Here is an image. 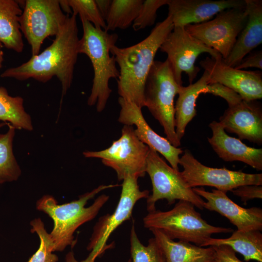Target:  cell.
Instances as JSON below:
<instances>
[{
  "label": "cell",
  "mask_w": 262,
  "mask_h": 262,
  "mask_svg": "<svg viewBox=\"0 0 262 262\" xmlns=\"http://www.w3.org/2000/svg\"><path fill=\"white\" fill-rule=\"evenodd\" d=\"M79 40L76 16L68 15L49 47L21 65L6 69L0 77L19 81L32 78L45 83L55 76L61 82L63 97L72 83Z\"/></svg>",
  "instance_id": "6da1fadb"
},
{
  "label": "cell",
  "mask_w": 262,
  "mask_h": 262,
  "mask_svg": "<svg viewBox=\"0 0 262 262\" xmlns=\"http://www.w3.org/2000/svg\"><path fill=\"white\" fill-rule=\"evenodd\" d=\"M174 28L167 16L157 23L150 34L141 42L126 48L112 47L110 53L119 66L118 93L141 108L145 107V83L158 50Z\"/></svg>",
  "instance_id": "7a4b0ae2"
},
{
  "label": "cell",
  "mask_w": 262,
  "mask_h": 262,
  "mask_svg": "<svg viewBox=\"0 0 262 262\" xmlns=\"http://www.w3.org/2000/svg\"><path fill=\"white\" fill-rule=\"evenodd\" d=\"M119 186V184L101 185L81 196L78 200L59 205L54 198L46 195L36 203L37 210L47 213L53 221V228L49 233L53 245V251H63L68 246L76 244L73 234L82 225L94 219L109 196L102 194L88 207L87 201L101 191Z\"/></svg>",
  "instance_id": "3957f363"
},
{
  "label": "cell",
  "mask_w": 262,
  "mask_h": 262,
  "mask_svg": "<svg viewBox=\"0 0 262 262\" xmlns=\"http://www.w3.org/2000/svg\"><path fill=\"white\" fill-rule=\"evenodd\" d=\"M83 34L79 43V53L89 58L94 70V78L87 104L96 105L97 112L105 109L112 89L109 85L111 79H117L119 71L110 49L118 38L116 33H110L101 28H96L86 20L80 18Z\"/></svg>",
  "instance_id": "277c9868"
},
{
  "label": "cell",
  "mask_w": 262,
  "mask_h": 262,
  "mask_svg": "<svg viewBox=\"0 0 262 262\" xmlns=\"http://www.w3.org/2000/svg\"><path fill=\"white\" fill-rule=\"evenodd\" d=\"M143 224L146 228L159 229L172 240L177 239L200 246L213 234L234 231L231 228L208 224L195 206L185 200H179L169 211L148 212L143 218Z\"/></svg>",
  "instance_id": "5b68a950"
},
{
  "label": "cell",
  "mask_w": 262,
  "mask_h": 262,
  "mask_svg": "<svg viewBox=\"0 0 262 262\" xmlns=\"http://www.w3.org/2000/svg\"><path fill=\"white\" fill-rule=\"evenodd\" d=\"M181 86L176 81L167 59L154 61L145 83V107L162 126L166 138L177 147L180 141L175 131L174 100Z\"/></svg>",
  "instance_id": "8992f818"
},
{
  "label": "cell",
  "mask_w": 262,
  "mask_h": 262,
  "mask_svg": "<svg viewBox=\"0 0 262 262\" xmlns=\"http://www.w3.org/2000/svg\"><path fill=\"white\" fill-rule=\"evenodd\" d=\"M138 178L128 176L123 180L120 199L117 207L112 214L107 213L100 217L96 224L87 247L91 251L84 260L77 261L73 252L66 257V262H95L106 250L112 247L113 244L107 245L112 233L123 222L130 219L136 203L142 198H147L149 191L141 190L138 184Z\"/></svg>",
  "instance_id": "52a82bcc"
},
{
  "label": "cell",
  "mask_w": 262,
  "mask_h": 262,
  "mask_svg": "<svg viewBox=\"0 0 262 262\" xmlns=\"http://www.w3.org/2000/svg\"><path fill=\"white\" fill-rule=\"evenodd\" d=\"M149 147L136 136L133 126L124 125L121 135L108 148L99 151H85V158H98L112 168L119 180L128 176L138 179L145 176Z\"/></svg>",
  "instance_id": "ba28073f"
},
{
  "label": "cell",
  "mask_w": 262,
  "mask_h": 262,
  "mask_svg": "<svg viewBox=\"0 0 262 262\" xmlns=\"http://www.w3.org/2000/svg\"><path fill=\"white\" fill-rule=\"evenodd\" d=\"M146 172L152 186V194L147 198L148 212L156 210V203L160 199H166L168 205L174 204L176 200H185L200 210L204 209L205 201L188 186L181 172L169 166L158 152L150 148Z\"/></svg>",
  "instance_id": "9c48e42d"
},
{
  "label": "cell",
  "mask_w": 262,
  "mask_h": 262,
  "mask_svg": "<svg viewBox=\"0 0 262 262\" xmlns=\"http://www.w3.org/2000/svg\"><path fill=\"white\" fill-rule=\"evenodd\" d=\"M248 18L246 5L225 9L212 20L184 27L186 31L218 52L223 59L231 51Z\"/></svg>",
  "instance_id": "30bf717a"
},
{
  "label": "cell",
  "mask_w": 262,
  "mask_h": 262,
  "mask_svg": "<svg viewBox=\"0 0 262 262\" xmlns=\"http://www.w3.org/2000/svg\"><path fill=\"white\" fill-rule=\"evenodd\" d=\"M58 0H26L19 18L20 29L31 46L32 56L39 53L44 40L56 36L65 24Z\"/></svg>",
  "instance_id": "8fae6325"
},
{
  "label": "cell",
  "mask_w": 262,
  "mask_h": 262,
  "mask_svg": "<svg viewBox=\"0 0 262 262\" xmlns=\"http://www.w3.org/2000/svg\"><path fill=\"white\" fill-rule=\"evenodd\" d=\"M181 174L188 186H212L225 193L244 185H262V174H249L226 168H212L197 160L188 149L180 158Z\"/></svg>",
  "instance_id": "7c38bea8"
},
{
  "label": "cell",
  "mask_w": 262,
  "mask_h": 262,
  "mask_svg": "<svg viewBox=\"0 0 262 262\" xmlns=\"http://www.w3.org/2000/svg\"><path fill=\"white\" fill-rule=\"evenodd\" d=\"M160 49L167 54L174 77L180 86H182V72L187 75L190 84L196 78L200 68L195 66V62L201 53H208L213 57L221 55L192 36L181 26L174 27Z\"/></svg>",
  "instance_id": "4fadbf2b"
},
{
  "label": "cell",
  "mask_w": 262,
  "mask_h": 262,
  "mask_svg": "<svg viewBox=\"0 0 262 262\" xmlns=\"http://www.w3.org/2000/svg\"><path fill=\"white\" fill-rule=\"evenodd\" d=\"M209 75L208 84L218 83L232 90L243 99L256 100L262 98V74L227 66L221 55L206 57L199 63Z\"/></svg>",
  "instance_id": "5bb4252c"
},
{
  "label": "cell",
  "mask_w": 262,
  "mask_h": 262,
  "mask_svg": "<svg viewBox=\"0 0 262 262\" xmlns=\"http://www.w3.org/2000/svg\"><path fill=\"white\" fill-rule=\"evenodd\" d=\"M118 103L120 106L118 122L124 125H134V133L138 138L162 155L173 168L179 171L180 155L183 152L182 149L173 146L166 138L151 129L143 115L142 108L121 97L118 98Z\"/></svg>",
  "instance_id": "9a60e30c"
},
{
  "label": "cell",
  "mask_w": 262,
  "mask_h": 262,
  "mask_svg": "<svg viewBox=\"0 0 262 262\" xmlns=\"http://www.w3.org/2000/svg\"><path fill=\"white\" fill-rule=\"evenodd\" d=\"M219 122L225 131L235 133L240 140L262 143V108L257 100L242 99L229 106Z\"/></svg>",
  "instance_id": "2e32d148"
},
{
  "label": "cell",
  "mask_w": 262,
  "mask_h": 262,
  "mask_svg": "<svg viewBox=\"0 0 262 262\" xmlns=\"http://www.w3.org/2000/svg\"><path fill=\"white\" fill-rule=\"evenodd\" d=\"M193 191L207 200L204 208L217 212L228 218L238 230H262V209L259 207L244 208L234 203L226 193L217 189L209 192L203 187Z\"/></svg>",
  "instance_id": "e0dca14e"
},
{
  "label": "cell",
  "mask_w": 262,
  "mask_h": 262,
  "mask_svg": "<svg viewBox=\"0 0 262 262\" xmlns=\"http://www.w3.org/2000/svg\"><path fill=\"white\" fill-rule=\"evenodd\" d=\"M168 14L174 27L209 21L219 12L246 5L245 0H168Z\"/></svg>",
  "instance_id": "ac0fdd59"
},
{
  "label": "cell",
  "mask_w": 262,
  "mask_h": 262,
  "mask_svg": "<svg viewBox=\"0 0 262 262\" xmlns=\"http://www.w3.org/2000/svg\"><path fill=\"white\" fill-rule=\"evenodd\" d=\"M209 127L212 136L208 140L218 157L225 162L240 161L260 171L262 170V149L252 147L241 140L228 135L222 125L215 121Z\"/></svg>",
  "instance_id": "d6986e66"
},
{
  "label": "cell",
  "mask_w": 262,
  "mask_h": 262,
  "mask_svg": "<svg viewBox=\"0 0 262 262\" xmlns=\"http://www.w3.org/2000/svg\"><path fill=\"white\" fill-rule=\"evenodd\" d=\"M245 0L248 14L246 23L230 53L223 59L227 66L232 67L262 43V0Z\"/></svg>",
  "instance_id": "ffe728a7"
},
{
  "label": "cell",
  "mask_w": 262,
  "mask_h": 262,
  "mask_svg": "<svg viewBox=\"0 0 262 262\" xmlns=\"http://www.w3.org/2000/svg\"><path fill=\"white\" fill-rule=\"evenodd\" d=\"M149 230L162 250L165 262H214L215 251L212 246L202 247L186 241L175 242L159 229Z\"/></svg>",
  "instance_id": "44dd1931"
},
{
  "label": "cell",
  "mask_w": 262,
  "mask_h": 262,
  "mask_svg": "<svg viewBox=\"0 0 262 262\" xmlns=\"http://www.w3.org/2000/svg\"><path fill=\"white\" fill-rule=\"evenodd\" d=\"M209 79L208 73L204 71L196 82L180 88L175 106V131L180 141L184 135L187 125L196 114V100L200 94H205Z\"/></svg>",
  "instance_id": "7402d4cb"
},
{
  "label": "cell",
  "mask_w": 262,
  "mask_h": 262,
  "mask_svg": "<svg viewBox=\"0 0 262 262\" xmlns=\"http://www.w3.org/2000/svg\"><path fill=\"white\" fill-rule=\"evenodd\" d=\"M22 11L18 1L0 0V42L18 53L24 48L19 24Z\"/></svg>",
  "instance_id": "603a6c76"
},
{
  "label": "cell",
  "mask_w": 262,
  "mask_h": 262,
  "mask_svg": "<svg viewBox=\"0 0 262 262\" xmlns=\"http://www.w3.org/2000/svg\"><path fill=\"white\" fill-rule=\"evenodd\" d=\"M226 245L238 252L246 261L255 260L262 262V233L261 231L250 230L233 231L227 238H210L201 246L206 247Z\"/></svg>",
  "instance_id": "cb8c5ba5"
},
{
  "label": "cell",
  "mask_w": 262,
  "mask_h": 262,
  "mask_svg": "<svg viewBox=\"0 0 262 262\" xmlns=\"http://www.w3.org/2000/svg\"><path fill=\"white\" fill-rule=\"evenodd\" d=\"M0 120L8 122L15 129L33 130L31 117L23 106V98L11 96L3 87H0Z\"/></svg>",
  "instance_id": "d4e9b609"
},
{
  "label": "cell",
  "mask_w": 262,
  "mask_h": 262,
  "mask_svg": "<svg viewBox=\"0 0 262 262\" xmlns=\"http://www.w3.org/2000/svg\"><path fill=\"white\" fill-rule=\"evenodd\" d=\"M144 0H112L105 20V30L114 31L129 28L137 17Z\"/></svg>",
  "instance_id": "484cf974"
},
{
  "label": "cell",
  "mask_w": 262,
  "mask_h": 262,
  "mask_svg": "<svg viewBox=\"0 0 262 262\" xmlns=\"http://www.w3.org/2000/svg\"><path fill=\"white\" fill-rule=\"evenodd\" d=\"M8 125V131L0 134V183L16 180L21 174L13 150L16 129L9 123Z\"/></svg>",
  "instance_id": "4316f807"
},
{
  "label": "cell",
  "mask_w": 262,
  "mask_h": 262,
  "mask_svg": "<svg viewBox=\"0 0 262 262\" xmlns=\"http://www.w3.org/2000/svg\"><path fill=\"white\" fill-rule=\"evenodd\" d=\"M130 252L131 262H165L162 250L154 237L149 239L147 246L141 243L134 223L131 230Z\"/></svg>",
  "instance_id": "83f0119b"
},
{
  "label": "cell",
  "mask_w": 262,
  "mask_h": 262,
  "mask_svg": "<svg viewBox=\"0 0 262 262\" xmlns=\"http://www.w3.org/2000/svg\"><path fill=\"white\" fill-rule=\"evenodd\" d=\"M31 231L36 232L40 238L38 249L31 257L28 262H56L58 259L53 254V245L49 234L46 230L44 225L40 218L35 219L31 222Z\"/></svg>",
  "instance_id": "f1b7e54d"
},
{
  "label": "cell",
  "mask_w": 262,
  "mask_h": 262,
  "mask_svg": "<svg viewBox=\"0 0 262 262\" xmlns=\"http://www.w3.org/2000/svg\"><path fill=\"white\" fill-rule=\"evenodd\" d=\"M72 14L79 15L96 28L105 30L106 22L101 16L95 0H67Z\"/></svg>",
  "instance_id": "f546056e"
},
{
  "label": "cell",
  "mask_w": 262,
  "mask_h": 262,
  "mask_svg": "<svg viewBox=\"0 0 262 262\" xmlns=\"http://www.w3.org/2000/svg\"><path fill=\"white\" fill-rule=\"evenodd\" d=\"M168 0H144L137 17L132 24L135 31L153 25L157 17V11L162 6L167 4Z\"/></svg>",
  "instance_id": "4dcf8cb0"
},
{
  "label": "cell",
  "mask_w": 262,
  "mask_h": 262,
  "mask_svg": "<svg viewBox=\"0 0 262 262\" xmlns=\"http://www.w3.org/2000/svg\"><path fill=\"white\" fill-rule=\"evenodd\" d=\"M207 93L222 98L226 100L229 106L234 105L243 99L239 94L232 90L218 83L208 84L205 92V94Z\"/></svg>",
  "instance_id": "1f68e13d"
},
{
  "label": "cell",
  "mask_w": 262,
  "mask_h": 262,
  "mask_svg": "<svg viewBox=\"0 0 262 262\" xmlns=\"http://www.w3.org/2000/svg\"><path fill=\"white\" fill-rule=\"evenodd\" d=\"M231 192L244 203L254 198H262V186L258 185H244L239 186Z\"/></svg>",
  "instance_id": "d6a6232c"
},
{
  "label": "cell",
  "mask_w": 262,
  "mask_h": 262,
  "mask_svg": "<svg viewBox=\"0 0 262 262\" xmlns=\"http://www.w3.org/2000/svg\"><path fill=\"white\" fill-rule=\"evenodd\" d=\"M215 251L214 262H243L236 255V252L229 246H212Z\"/></svg>",
  "instance_id": "836d02e7"
},
{
  "label": "cell",
  "mask_w": 262,
  "mask_h": 262,
  "mask_svg": "<svg viewBox=\"0 0 262 262\" xmlns=\"http://www.w3.org/2000/svg\"><path fill=\"white\" fill-rule=\"evenodd\" d=\"M249 54L248 56H246L234 68L242 69L248 67H256L262 69V51L261 50Z\"/></svg>",
  "instance_id": "e575fe53"
},
{
  "label": "cell",
  "mask_w": 262,
  "mask_h": 262,
  "mask_svg": "<svg viewBox=\"0 0 262 262\" xmlns=\"http://www.w3.org/2000/svg\"><path fill=\"white\" fill-rule=\"evenodd\" d=\"M99 13L105 20L109 13L112 0H95Z\"/></svg>",
  "instance_id": "d590c367"
},
{
  "label": "cell",
  "mask_w": 262,
  "mask_h": 262,
  "mask_svg": "<svg viewBox=\"0 0 262 262\" xmlns=\"http://www.w3.org/2000/svg\"><path fill=\"white\" fill-rule=\"evenodd\" d=\"M59 3L62 11L63 10L66 13L67 15L69 14H72V10L68 4L67 0H59Z\"/></svg>",
  "instance_id": "8d00e7d4"
},
{
  "label": "cell",
  "mask_w": 262,
  "mask_h": 262,
  "mask_svg": "<svg viewBox=\"0 0 262 262\" xmlns=\"http://www.w3.org/2000/svg\"><path fill=\"white\" fill-rule=\"evenodd\" d=\"M0 49H0V68L2 66V61H3V52Z\"/></svg>",
  "instance_id": "74e56055"
},
{
  "label": "cell",
  "mask_w": 262,
  "mask_h": 262,
  "mask_svg": "<svg viewBox=\"0 0 262 262\" xmlns=\"http://www.w3.org/2000/svg\"><path fill=\"white\" fill-rule=\"evenodd\" d=\"M6 124H8V123L2 122L0 123V128L3 127L4 126L6 125Z\"/></svg>",
  "instance_id": "f35d334b"
},
{
  "label": "cell",
  "mask_w": 262,
  "mask_h": 262,
  "mask_svg": "<svg viewBox=\"0 0 262 262\" xmlns=\"http://www.w3.org/2000/svg\"><path fill=\"white\" fill-rule=\"evenodd\" d=\"M2 45L0 42V49H1L2 48Z\"/></svg>",
  "instance_id": "ab89813d"
},
{
  "label": "cell",
  "mask_w": 262,
  "mask_h": 262,
  "mask_svg": "<svg viewBox=\"0 0 262 262\" xmlns=\"http://www.w3.org/2000/svg\"><path fill=\"white\" fill-rule=\"evenodd\" d=\"M127 262H131V259H129Z\"/></svg>",
  "instance_id": "60d3db41"
}]
</instances>
